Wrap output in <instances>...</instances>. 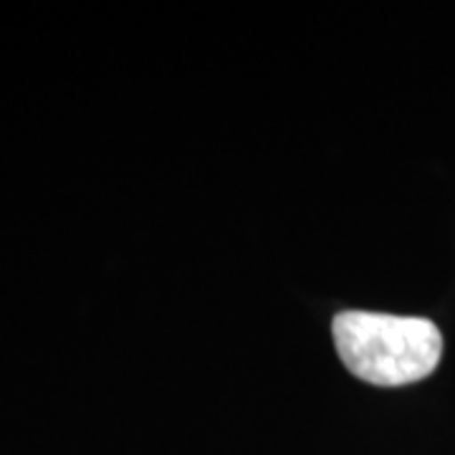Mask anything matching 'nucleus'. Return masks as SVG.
I'll return each mask as SVG.
<instances>
[{"mask_svg": "<svg viewBox=\"0 0 455 455\" xmlns=\"http://www.w3.org/2000/svg\"><path fill=\"white\" fill-rule=\"evenodd\" d=\"M331 331L344 367L379 387L420 382L433 374L443 355L440 329L420 316L341 311Z\"/></svg>", "mask_w": 455, "mask_h": 455, "instance_id": "nucleus-1", "label": "nucleus"}]
</instances>
